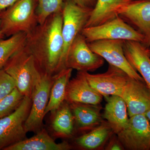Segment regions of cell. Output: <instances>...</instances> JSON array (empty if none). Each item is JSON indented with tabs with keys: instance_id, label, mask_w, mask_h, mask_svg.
<instances>
[{
	"instance_id": "obj_21",
	"label": "cell",
	"mask_w": 150,
	"mask_h": 150,
	"mask_svg": "<svg viewBox=\"0 0 150 150\" xmlns=\"http://www.w3.org/2000/svg\"><path fill=\"white\" fill-rule=\"evenodd\" d=\"M72 69L65 68L53 76V83L45 115L50 112L54 114L65 101L66 91L71 76Z\"/></svg>"
},
{
	"instance_id": "obj_32",
	"label": "cell",
	"mask_w": 150,
	"mask_h": 150,
	"mask_svg": "<svg viewBox=\"0 0 150 150\" xmlns=\"http://www.w3.org/2000/svg\"><path fill=\"white\" fill-rule=\"evenodd\" d=\"M149 52L150 56V48H149Z\"/></svg>"
},
{
	"instance_id": "obj_29",
	"label": "cell",
	"mask_w": 150,
	"mask_h": 150,
	"mask_svg": "<svg viewBox=\"0 0 150 150\" xmlns=\"http://www.w3.org/2000/svg\"><path fill=\"white\" fill-rule=\"evenodd\" d=\"M19 0H0V13L13 5Z\"/></svg>"
},
{
	"instance_id": "obj_7",
	"label": "cell",
	"mask_w": 150,
	"mask_h": 150,
	"mask_svg": "<svg viewBox=\"0 0 150 150\" xmlns=\"http://www.w3.org/2000/svg\"><path fill=\"white\" fill-rule=\"evenodd\" d=\"M53 83V76L40 71L33 91L29 115L24 123L26 132H38L42 125Z\"/></svg>"
},
{
	"instance_id": "obj_14",
	"label": "cell",
	"mask_w": 150,
	"mask_h": 150,
	"mask_svg": "<svg viewBox=\"0 0 150 150\" xmlns=\"http://www.w3.org/2000/svg\"><path fill=\"white\" fill-rule=\"evenodd\" d=\"M103 97L89 84L82 71H78L67 85L65 101L69 103L100 104Z\"/></svg>"
},
{
	"instance_id": "obj_28",
	"label": "cell",
	"mask_w": 150,
	"mask_h": 150,
	"mask_svg": "<svg viewBox=\"0 0 150 150\" xmlns=\"http://www.w3.org/2000/svg\"><path fill=\"white\" fill-rule=\"evenodd\" d=\"M80 6L85 8L93 9L96 4L97 0H73Z\"/></svg>"
},
{
	"instance_id": "obj_17",
	"label": "cell",
	"mask_w": 150,
	"mask_h": 150,
	"mask_svg": "<svg viewBox=\"0 0 150 150\" xmlns=\"http://www.w3.org/2000/svg\"><path fill=\"white\" fill-rule=\"evenodd\" d=\"M75 124L80 131H89L103 122L100 105L69 103Z\"/></svg>"
},
{
	"instance_id": "obj_22",
	"label": "cell",
	"mask_w": 150,
	"mask_h": 150,
	"mask_svg": "<svg viewBox=\"0 0 150 150\" xmlns=\"http://www.w3.org/2000/svg\"><path fill=\"white\" fill-rule=\"evenodd\" d=\"M53 115L51 126L54 134L61 138L71 137L75 123L69 103L65 101Z\"/></svg>"
},
{
	"instance_id": "obj_18",
	"label": "cell",
	"mask_w": 150,
	"mask_h": 150,
	"mask_svg": "<svg viewBox=\"0 0 150 150\" xmlns=\"http://www.w3.org/2000/svg\"><path fill=\"white\" fill-rule=\"evenodd\" d=\"M72 148L67 142L57 144L45 129H40L35 136L11 145L4 150H68Z\"/></svg>"
},
{
	"instance_id": "obj_25",
	"label": "cell",
	"mask_w": 150,
	"mask_h": 150,
	"mask_svg": "<svg viewBox=\"0 0 150 150\" xmlns=\"http://www.w3.org/2000/svg\"><path fill=\"white\" fill-rule=\"evenodd\" d=\"M24 96L16 87L0 100V118L9 115L18 107Z\"/></svg>"
},
{
	"instance_id": "obj_5",
	"label": "cell",
	"mask_w": 150,
	"mask_h": 150,
	"mask_svg": "<svg viewBox=\"0 0 150 150\" xmlns=\"http://www.w3.org/2000/svg\"><path fill=\"white\" fill-rule=\"evenodd\" d=\"M92 9L80 6L73 0H67L64 4L62 11L64 48L61 70L65 69V62L70 46L85 27Z\"/></svg>"
},
{
	"instance_id": "obj_8",
	"label": "cell",
	"mask_w": 150,
	"mask_h": 150,
	"mask_svg": "<svg viewBox=\"0 0 150 150\" xmlns=\"http://www.w3.org/2000/svg\"><path fill=\"white\" fill-rule=\"evenodd\" d=\"M124 42L121 40H100L88 44L92 51L101 56L109 64L122 70L130 77L145 83L143 78L126 59L123 51Z\"/></svg>"
},
{
	"instance_id": "obj_3",
	"label": "cell",
	"mask_w": 150,
	"mask_h": 150,
	"mask_svg": "<svg viewBox=\"0 0 150 150\" xmlns=\"http://www.w3.org/2000/svg\"><path fill=\"white\" fill-rule=\"evenodd\" d=\"M38 24L35 0H19L0 13V28L7 37L20 32L28 34Z\"/></svg>"
},
{
	"instance_id": "obj_20",
	"label": "cell",
	"mask_w": 150,
	"mask_h": 150,
	"mask_svg": "<svg viewBox=\"0 0 150 150\" xmlns=\"http://www.w3.org/2000/svg\"><path fill=\"white\" fill-rule=\"evenodd\" d=\"M113 134L107 122L103 121L96 127L76 139L75 144L84 150L102 149H104L108 140Z\"/></svg>"
},
{
	"instance_id": "obj_1",
	"label": "cell",
	"mask_w": 150,
	"mask_h": 150,
	"mask_svg": "<svg viewBox=\"0 0 150 150\" xmlns=\"http://www.w3.org/2000/svg\"><path fill=\"white\" fill-rule=\"evenodd\" d=\"M62 12L50 16L27 34L25 46L34 56L40 71L54 76L61 71L64 41Z\"/></svg>"
},
{
	"instance_id": "obj_9",
	"label": "cell",
	"mask_w": 150,
	"mask_h": 150,
	"mask_svg": "<svg viewBox=\"0 0 150 150\" xmlns=\"http://www.w3.org/2000/svg\"><path fill=\"white\" fill-rule=\"evenodd\" d=\"M104 62L103 58L92 51L81 33L70 46L65 67L78 71H94L102 67Z\"/></svg>"
},
{
	"instance_id": "obj_4",
	"label": "cell",
	"mask_w": 150,
	"mask_h": 150,
	"mask_svg": "<svg viewBox=\"0 0 150 150\" xmlns=\"http://www.w3.org/2000/svg\"><path fill=\"white\" fill-rule=\"evenodd\" d=\"M88 43L100 40L137 41L144 44V36L118 16L99 25L84 28L81 32Z\"/></svg>"
},
{
	"instance_id": "obj_23",
	"label": "cell",
	"mask_w": 150,
	"mask_h": 150,
	"mask_svg": "<svg viewBox=\"0 0 150 150\" xmlns=\"http://www.w3.org/2000/svg\"><path fill=\"white\" fill-rule=\"evenodd\" d=\"M27 34L20 32L6 39H0V70L14 54L25 46Z\"/></svg>"
},
{
	"instance_id": "obj_26",
	"label": "cell",
	"mask_w": 150,
	"mask_h": 150,
	"mask_svg": "<svg viewBox=\"0 0 150 150\" xmlns=\"http://www.w3.org/2000/svg\"><path fill=\"white\" fill-rule=\"evenodd\" d=\"M16 87L11 77L4 69L0 70V100L6 96Z\"/></svg>"
},
{
	"instance_id": "obj_16",
	"label": "cell",
	"mask_w": 150,
	"mask_h": 150,
	"mask_svg": "<svg viewBox=\"0 0 150 150\" xmlns=\"http://www.w3.org/2000/svg\"><path fill=\"white\" fill-rule=\"evenodd\" d=\"M133 0H97L86 27L96 26L119 16L121 10Z\"/></svg>"
},
{
	"instance_id": "obj_10",
	"label": "cell",
	"mask_w": 150,
	"mask_h": 150,
	"mask_svg": "<svg viewBox=\"0 0 150 150\" xmlns=\"http://www.w3.org/2000/svg\"><path fill=\"white\" fill-rule=\"evenodd\" d=\"M116 135L125 150H150V123L145 114L129 117L126 127Z\"/></svg>"
},
{
	"instance_id": "obj_24",
	"label": "cell",
	"mask_w": 150,
	"mask_h": 150,
	"mask_svg": "<svg viewBox=\"0 0 150 150\" xmlns=\"http://www.w3.org/2000/svg\"><path fill=\"white\" fill-rule=\"evenodd\" d=\"M36 14L38 24H43L53 14L62 12L63 0H37Z\"/></svg>"
},
{
	"instance_id": "obj_12",
	"label": "cell",
	"mask_w": 150,
	"mask_h": 150,
	"mask_svg": "<svg viewBox=\"0 0 150 150\" xmlns=\"http://www.w3.org/2000/svg\"><path fill=\"white\" fill-rule=\"evenodd\" d=\"M121 97L126 103L129 117L145 114L150 108V90L141 81L129 78Z\"/></svg>"
},
{
	"instance_id": "obj_13",
	"label": "cell",
	"mask_w": 150,
	"mask_h": 150,
	"mask_svg": "<svg viewBox=\"0 0 150 150\" xmlns=\"http://www.w3.org/2000/svg\"><path fill=\"white\" fill-rule=\"evenodd\" d=\"M124 18L138 28L144 36V45L150 46V0H133L120 12Z\"/></svg>"
},
{
	"instance_id": "obj_27",
	"label": "cell",
	"mask_w": 150,
	"mask_h": 150,
	"mask_svg": "<svg viewBox=\"0 0 150 150\" xmlns=\"http://www.w3.org/2000/svg\"><path fill=\"white\" fill-rule=\"evenodd\" d=\"M104 150H125L124 147L118 139L117 135L112 134L110 137L107 144L105 146Z\"/></svg>"
},
{
	"instance_id": "obj_15",
	"label": "cell",
	"mask_w": 150,
	"mask_h": 150,
	"mask_svg": "<svg viewBox=\"0 0 150 150\" xmlns=\"http://www.w3.org/2000/svg\"><path fill=\"white\" fill-rule=\"evenodd\" d=\"M123 51L128 62L143 78L150 90V56L149 48L140 42L124 40Z\"/></svg>"
},
{
	"instance_id": "obj_2",
	"label": "cell",
	"mask_w": 150,
	"mask_h": 150,
	"mask_svg": "<svg viewBox=\"0 0 150 150\" xmlns=\"http://www.w3.org/2000/svg\"><path fill=\"white\" fill-rule=\"evenodd\" d=\"M3 69L13 79L19 91L24 96L31 98L40 71L25 45L11 56Z\"/></svg>"
},
{
	"instance_id": "obj_6",
	"label": "cell",
	"mask_w": 150,
	"mask_h": 150,
	"mask_svg": "<svg viewBox=\"0 0 150 150\" xmlns=\"http://www.w3.org/2000/svg\"><path fill=\"white\" fill-rule=\"evenodd\" d=\"M32 104L31 98L25 96L16 110L0 118V150L25 139L27 132L24 123Z\"/></svg>"
},
{
	"instance_id": "obj_19",
	"label": "cell",
	"mask_w": 150,
	"mask_h": 150,
	"mask_svg": "<svg viewBox=\"0 0 150 150\" xmlns=\"http://www.w3.org/2000/svg\"><path fill=\"white\" fill-rule=\"evenodd\" d=\"M107 98L103 117L113 133L117 134L126 127L129 122L127 106L121 96H111Z\"/></svg>"
},
{
	"instance_id": "obj_11",
	"label": "cell",
	"mask_w": 150,
	"mask_h": 150,
	"mask_svg": "<svg viewBox=\"0 0 150 150\" xmlns=\"http://www.w3.org/2000/svg\"><path fill=\"white\" fill-rule=\"evenodd\" d=\"M82 72L91 86L107 98L114 95L121 96L124 87L131 78L122 70L110 64L107 71L102 74Z\"/></svg>"
},
{
	"instance_id": "obj_30",
	"label": "cell",
	"mask_w": 150,
	"mask_h": 150,
	"mask_svg": "<svg viewBox=\"0 0 150 150\" xmlns=\"http://www.w3.org/2000/svg\"><path fill=\"white\" fill-rule=\"evenodd\" d=\"M145 115H146V117L148 118L149 121L150 123V108L148 111L145 113Z\"/></svg>"
},
{
	"instance_id": "obj_31",
	"label": "cell",
	"mask_w": 150,
	"mask_h": 150,
	"mask_svg": "<svg viewBox=\"0 0 150 150\" xmlns=\"http://www.w3.org/2000/svg\"><path fill=\"white\" fill-rule=\"evenodd\" d=\"M4 35L3 34L1 30V28H0V39H4Z\"/></svg>"
}]
</instances>
